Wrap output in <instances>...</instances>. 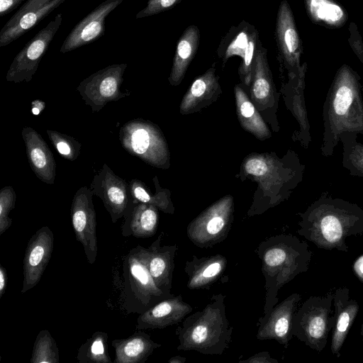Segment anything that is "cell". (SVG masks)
<instances>
[{"instance_id": "cell-1", "label": "cell", "mask_w": 363, "mask_h": 363, "mask_svg": "<svg viewBox=\"0 0 363 363\" xmlns=\"http://www.w3.org/2000/svg\"><path fill=\"white\" fill-rule=\"evenodd\" d=\"M297 233L316 247L347 252V238L363 234V208L323 194L303 213Z\"/></svg>"}, {"instance_id": "cell-2", "label": "cell", "mask_w": 363, "mask_h": 363, "mask_svg": "<svg viewBox=\"0 0 363 363\" xmlns=\"http://www.w3.org/2000/svg\"><path fill=\"white\" fill-rule=\"evenodd\" d=\"M360 76L348 65L336 72L323 108L324 157L332 156L343 133L363 135V101Z\"/></svg>"}, {"instance_id": "cell-3", "label": "cell", "mask_w": 363, "mask_h": 363, "mask_svg": "<svg viewBox=\"0 0 363 363\" xmlns=\"http://www.w3.org/2000/svg\"><path fill=\"white\" fill-rule=\"evenodd\" d=\"M255 252L261 260L264 278V315L277 303L281 288L308 271L313 252L305 241L291 234H279L265 239Z\"/></svg>"}, {"instance_id": "cell-4", "label": "cell", "mask_w": 363, "mask_h": 363, "mask_svg": "<svg viewBox=\"0 0 363 363\" xmlns=\"http://www.w3.org/2000/svg\"><path fill=\"white\" fill-rule=\"evenodd\" d=\"M225 298L214 294L201 311L184 318L176 330L178 350L220 355L230 347L233 328L226 315Z\"/></svg>"}, {"instance_id": "cell-5", "label": "cell", "mask_w": 363, "mask_h": 363, "mask_svg": "<svg viewBox=\"0 0 363 363\" xmlns=\"http://www.w3.org/2000/svg\"><path fill=\"white\" fill-rule=\"evenodd\" d=\"M304 168L292 151L281 160L267 154H253L247 157L242 165V173L256 181L263 195L269 198V208L290 196L301 182Z\"/></svg>"}, {"instance_id": "cell-6", "label": "cell", "mask_w": 363, "mask_h": 363, "mask_svg": "<svg viewBox=\"0 0 363 363\" xmlns=\"http://www.w3.org/2000/svg\"><path fill=\"white\" fill-rule=\"evenodd\" d=\"M145 247L137 245L123 257L118 288L121 308L127 313L141 314L160 301L174 296L161 290L145 263Z\"/></svg>"}, {"instance_id": "cell-7", "label": "cell", "mask_w": 363, "mask_h": 363, "mask_svg": "<svg viewBox=\"0 0 363 363\" xmlns=\"http://www.w3.org/2000/svg\"><path fill=\"white\" fill-rule=\"evenodd\" d=\"M334 291L330 290L323 296H309L293 318V336L318 352L325 347L333 328Z\"/></svg>"}, {"instance_id": "cell-8", "label": "cell", "mask_w": 363, "mask_h": 363, "mask_svg": "<svg viewBox=\"0 0 363 363\" xmlns=\"http://www.w3.org/2000/svg\"><path fill=\"white\" fill-rule=\"evenodd\" d=\"M234 201L227 195L203 211L186 228L189 240L201 248L211 247L228 237L233 221Z\"/></svg>"}, {"instance_id": "cell-9", "label": "cell", "mask_w": 363, "mask_h": 363, "mask_svg": "<svg viewBox=\"0 0 363 363\" xmlns=\"http://www.w3.org/2000/svg\"><path fill=\"white\" fill-rule=\"evenodd\" d=\"M62 22V15L57 13L25 45L14 57L6 75L7 80L18 82L32 78Z\"/></svg>"}, {"instance_id": "cell-10", "label": "cell", "mask_w": 363, "mask_h": 363, "mask_svg": "<svg viewBox=\"0 0 363 363\" xmlns=\"http://www.w3.org/2000/svg\"><path fill=\"white\" fill-rule=\"evenodd\" d=\"M301 300V295L294 293L261 316L257 323V338L259 340H275L287 348L293 337V318Z\"/></svg>"}, {"instance_id": "cell-11", "label": "cell", "mask_w": 363, "mask_h": 363, "mask_svg": "<svg viewBox=\"0 0 363 363\" xmlns=\"http://www.w3.org/2000/svg\"><path fill=\"white\" fill-rule=\"evenodd\" d=\"M71 218L76 240L84 247L88 262H95L98 253L96 212L91 194L86 188L76 194L71 208Z\"/></svg>"}, {"instance_id": "cell-12", "label": "cell", "mask_w": 363, "mask_h": 363, "mask_svg": "<svg viewBox=\"0 0 363 363\" xmlns=\"http://www.w3.org/2000/svg\"><path fill=\"white\" fill-rule=\"evenodd\" d=\"M53 247L54 235L48 226L42 227L31 236L23 260L22 294L40 281L52 257Z\"/></svg>"}, {"instance_id": "cell-13", "label": "cell", "mask_w": 363, "mask_h": 363, "mask_svg": "<svg viewBox=\"0 0 363 363\" xmlns=\"http://www.w3.org/2000/svg\"><path fill=\"white\" fill-rule=\"evenodd\" d=\"M275 35L279 52L289 75L298 74L301 68L303 46L292 10L286 0H283L279 6Z\"/></svg>"}, {"instance_id": "cell-14", "label": "cell", "mask_w": 363, "mask_h": 363, "mask_svg": "<svg viewBox=\"0 0 363 363\" xmlns=\"http://www.w3.org/2000/svg\"><path fill=\"white\" fill-rule=\"evenodd\" d=\"M125 144L134 153L158 167H167L169 152L161 133L147 123H138L129 130Z\"/></svg>"}, {"instance_id": "cell-15", "label": "cell", "mask_w": 363, "mask_h": 363, "mask_svg": "<svg viewBox=\"0 0 363 363\" xmlns=\"http://www.w3.org/2000/svg\"><path fill=\"white\" fill-rule=\"evenodd\" d=\"M123 1L105 0L96 6L72 29L62 43L60 52L72 51L101 38L104 33L106 18Z\"/></svg>"}, {"instance_id": "cell-16", "label": "cell", "mask_w": 363, "mask_h": 363, "mask_svg": "<svg viewBox=\"0 0 363 363\" xmlns=\"http://www.w3.org/2000/svg\"><path fill=\"white\" fill-rule=\"evenodd\" d=\"M192 311L193 307L181 295H174L139 314L135 328L143 330L164 329L181 323Z\"/></svg>"}, {"instance_id": "cell-17", "label": "cell", "mask_w": 363, "mask_h": 363, "mask_svg": "<svg viewBox=\"0 0 363 363\" xmlns=\"http://www.w3.org/2000/svg\"><path fill=\"white\" fill-rule=\"evenodd\" d=\"M164 233H162L147 248L144 249L147 268L156 285L167 294L172 287L174 258L177 245H161Z\"/></svg>"}, {"instance_id": "cell-18", "label": "cell", "mask_w": 363, "mask_h": 363, "mask_svg": "<svg viewBox=\"0 0 363 363\" xmlns=\"http://www.w3.org/2000/svg\"><path fill=\"white\" fill-rule=\"evenodd\" d=\"M334 311L330 350L334 355L340 356V350L358 313L359 306L350 297L346 287H340L334 291Z\"/></svg>"}, {"instance_id": "cell-19", "label": "cell", "mask_w": 363, "mask_h": 363, "mask_svg": "<svg viewBox=\"0 0 363 363\" xmlns=\"http://www.w3.org/2000/svg\"><path fill=\"white\" fill-rule=\"evenodd\" d=\"M226 257L220 254L198 257L193 255L184 266L189 289H208L222 277L227 267Z\"/></svg>"}, {"instance_id": "cell-20", "label": "cell", "mask_w": 363, "mask_h": 363, "mask_svg": "<svg viewBox=\"0 0 363 363\" xmlns=\"http://www.w3.org/2000/svg\"><path fill=\"white\" fill-rule=\"evenodd\" d=\"M251 82V98L259 110L276 105V91L267 62V49L260 42L255 55Z\"/></svg>"}, {"instance_id": "cell-21", "label": "cell", "mask_w": 363, "mask_h": 363, "mask_svg": "<svg viewBox=\"0 0 363 363\" xmlns=\"http://www.w3.org/2000/svg\"><path fill=\"white\" fill-rule=\"evenodd\" d=\"M158 208L153 205L135 202L128 203L123 216L121 233L124 237L147 238L153 236L157 230Z\"/></svg>"}, {"instance_id": "cell-22", "label": "cell", "mask_w": 363, "mask_h": 363, "mask_svg": "<svg viewBox=\"0 0 363 363\" xmlns=\"http://www.w3.org/2000/svg\"><path fill=\"white\" fill-rule=\"evenodd\" d=\"M306 71L307 63L304 62L301 65L298 74L289 75V81L286 86L288 106L300 127L295 138L298 140L305 148L308 147L311 141L310 125L303 96Z\"/></svg>"}, {"instance_id": "cell-23", "label": "cell", "mask_w": 363, "mask_h": 363, "mask_svg": "<svg viewBox=\"0 0 363 363\" xmlns=\"http://www.w3.org/2000/svg\"><path fill=\"white\" fill-rule=\"evenodd\" d=\"M66 0H50L33 9L13 14L0 31V47L9 45L33 28Z\"/></svg>"}, {"instance_id": "cell-24", "label": "cell", "mask_w": 363, "mask_h": 363, "mask_svg": "<svg viewBox=\"0 0 363 363\" xmlns=\"http://www.w3.org/2000/svg\"><path fill=\"white\" fill-rule=\"evenodd\" d=\"M218 91H220L218 77L216 75L215 67H212L194 81L181 101L180 113L188 114L198 111L212 103L219 95Z\"/></svg>"}, {"instance_id": "cell-25", "label": "cell", "mask_w": 363, "mask_h": 363, "mask_svg": "<svg viewBox=\"0 0 363 363\" xmlns=\"http://www.w3.org/2000/svg\"><path fill=\"white\" fill-rule=\"evenodd\" d=\"M111 345L115 350L113 363H144L162 346L149 334L138 329L127 338L113 340Z\"/></svg>"}, {"instance_id": "cell-26", "label": "cell", "mask_w": 363, "mask_h": 363, "mask_svg": "<svg viewBox=\"0 0 363 363\" xmlns=\"http://www.w3.org/2000/svg\"><path fill=\"white\" fill-rule=\"evenodd\" d=\"M200 40V31L197 26H188L179 39L169 81L172 85L181 83L192 59L195 56Z\"/></svg>"}, {"instance_id": "cell-27", "label": "cell", "mask_w": 363, "mask_h": 363, "mask_svg": "<svg viewBox=\"0 0 363 363\" xmlns=\"http://www.w3.org/2000/svg\"><path fill=\"white\" fill-rule=\"evenodd\" d=\"M237 115L241 126L257 139L264 140L271 137V132L250 101L239 85L235 86Z\"/></svg>"}, {"instance_id": "cell-28", "label": "cell", "mask_w": 363, "mask_h": 363, "mask_svg": "<svg viewBox=\"0 0 363 363\" xmlns=\"http://www.w3.org/2000/svg\"><path fill=\"white\" fill-rule=\"evenodd\" d=\"M304 4L308 18L315 24L338 28L348 20L347 11L335 0H304Z\"/></svg>"}, {"instance_id": "cell-29", "label": "cell", "mask_w": 363, "mask_h": 363, "mask_svg": "<svg viewBox=\"0 0 363 363\" xmlns=\"http://www.w3.org/2000/svg\"><path fill=\"white\" fill-rule=\"evenodd\" d=\"M252 28L247 22L243 21L238 26L230 28L218 49V53L223 58V63L234 55L242 59L244 57Z\"/></svg>"}, {"instance_id": "cell-30", "label": "cell", "mask_w": 363, "mask_h": 363, "mask_svg": "<svg viewBox=\"0 0 363 363\" xmlns=\"http://www.w3.org/2000/svg\"><path fill=\"white\" fill-rule=\"evenodd\" d=\"M97 194L102 199L113 223L123 217L129 201L125 188L118 179H112L104 187H102V190L97 192Z\"/></svg>"}, {"instance_id": "cell-31", "label": "cell", "mask_w": 363, "mask_h": 363, "mask_svg": "<svg viewBox=\"0 0 363 363\" xmlns=\"http://www.w3.org/2000/svg\"><path fill=\"white\" fill-rule=\"evenodd\" d=\"M108 335L96 331L79 347L77 359L79 363H113L108 354Z\"/></svg>"}, {"instance_id": "cell-32", "label": "cell", "mask_w": 363, "mask_h": 363, "mask_svg": "<svg viewBox=\"0 0 363 363\" xmlns=\"http://www.w3.org/2000/svg\"><path fill=\"white\" fill-rule=\"evenodd\" d=\"M342 144V166L350 174L363 177V144L359 143L356 133H343L339 136Z\"/></svg>"}, {"instance_id": "cell-33", "label": "cell", "mask_w": 363, "mask_h": 363, "mask_svg": "<svg viewBox=\"0 0 363 363\" xmlns=\"http://www.w3.org/2000/svg\"><path fill=\"white\" fill-rule=\"evenodd\" d=\"M35 135L33 134L26 139L28 155L35 170L43 177L50 179L55 169L52 155L46 144Z\"/></svg>"}, {"instance_id": "cell-34", "label": "cell", "mask_w": 363, "mask_h": 363, "mask_svg": "<svg viewBox=\"0 0 363 363\" xmlns=\"http://www.w3.org/2000/svg\"><path fill=\"white\" fill-rule=\"evenodd\" d=\"M31 363H59L57 345L48 330H40L33 347Z\"/></svg>"}, {"instance_id": "cell-35", "label": "cell", "mask_w": 363, "mask_h": 363, "mask_svg": "<svg viewBox=\"0 0 363 363\" xmlns=\"http://www.w3.org/2000/svg\"><path fill=\"white\" fill-rule=\"evenodd\" d=\"M133 194L135 199L133 201L135 202L151 204L164 213H174V208L167 190L151 195L140 184H135L133 187Z\"/></svg>"}, {"instance_id": "cell-36", "label": "cell", "mask_w": 363, "mask_h": 363, "mask_svg": "<svg viewBox=\"0 0 363 363\" xmlns=\"http://www.w3.org/2000/svg\"><path fill=\"white\" fill-rule=\"evenodd\" d=\"M259 33L253 27L245 50V56L239 68V74L243 82L249 86L252 82V67L256 50L259 43Z\"/></svg>"}, {"instance_id": "cell-37", "label": "cell", "mask_w": 363, "mask_h": 363, "mask_svg": "<svg viewBox=\"0 0 363 363\" xmlns=\"http://www.w3.org/2000/svg\"><path fill=\"white\" fill-rule=\"evenodd\" d=\"M16 196L11 189H4L0 195V235L5 233L12 224L9 217V212L14 208Z\"/></svg>"}, {"instance_id": "cell-38", "label": "cell", "mask_w": 363, "mask_h": 363, "mask_svg": "<svg viewBox=\"0 0 363 363\" xmlns=\"http://www.w3.org/2000/svg\"><path fill=\"white\" fill-rule=\"evenodd\" d=\"M181 0H148L146 6L135 16L136 18L148 17L166 11L179 4Z\"/></svg>"}, {"instance_id": "cell-39", "label": "cell", "mask_w": 363, "mask_h": 363, "mask_svg": "<svg viewBox=\"0 0 363 363\" xmlns=\"http://www.w3.org/2000/svg\"><path fill=\"white\" fill-rule=\"evenodd\" d=\"M350 38L348 39L353 52L363 65V42L357 25L351 22L349 26Z\"/></svg>"}, {"instance_id": "cell-40", "label": "cell", "mask_w": 363, "mask_h": 363, "mask_svg": "<svg viewBox=\"0 0 363 363\" xmlns=\"http://www.w3.org/2000/svg\"><path fill=\"white\" fill-rule=\"evenodd\" d=\"M25 0H0V16L3 17L11 12Z\"/></svg>"}, {"instance_id": "cell-41", "label": "cell", "mask_w": 363, "mask_h": 363, "mask_svg": "<svg viewBox=\"0 0 363 363\" xmlns=\"http://www.w3.org/2000/svg\"><path fill=\"white\" fill-rule=\"evenodd\" d=\"M241 362H250V363H273L278 362L276 359L271 357L269 353L268 352H261L255 354V355L250 357L249 359L245 360L240 361Z\"/></svg>"}, {"instance_id": "cell-42", "label": "cell", "mask_w": 363, "mask_h": 363, "mask_svg": "<svg viewBox=\"0 0 363 363\" xmlns=\"http://www.w3.org/2000/svg\"><path fill=\"white\" fill-rule=\"evenodd\" d=\"M49 1L50 0H28L14 14H20L36 7L41 6Z\"/></svg>"}, {"instance_id": "cell-43", "label": "cell", "mask_w": 363, "mask_h": 363, "mask_svg": "<svg viewBox=\"0 0 363 363\" xmlns=\"http://www.w3.org/2000/svg\"><path fill=\"white\" fill-rule=\"evenodd\" d=\"M7 278L6 269L0 264V298H1L6 292Z\"/></svg>"}, {"instance_id": "cell-44", "label": "cell", "mask_w": 363, "mask_h": 363, "mask_svg": "<svg viewBox=\"0 0 363 363\" xmlns=\"http://www.w3.org/2000/svg\"><path fill=\"white\" fill-rule=\"evenodd\" d=\"M353 269L356 276L363 283V255L356 259Z\"/></svg>"}, {"instance_id": "cell-45", "label": "cell", "mask_w": 363, "mask_h": 363, "mask_svg": "<svg viewBox=\"0 0 363 363\" xmlns=\"http://www.w3.org/2000/svg\"><path fill=\"white\" fill-rule=\"evenodd\" d=\"M56 147L59 152L64 155H69L71 152L70 147L69 145L65 141H60L56 144Z\"/></svg>"}, {"instance_id": "cell-46", "label": "cell", "mask_w": 363, "mask_h": 363, "mask_svg": "<svg viewBox=\"0 0 363 363\" xmlns=\"http://www.w3.org/2000/svg\"><path fill=\"white\" fill-rule=\"evenodd\" d=\"M185 362L186 358L181 356H174L168 360L169 363H184Z\"/></svg>"}, {"instance_id": "cell-47", "label": "cell", "mask_w": 363, "mask_h": 363, "mask_svg": "<svg viewBox=\"0 0 363 363\" xmlns=\"http://www.w3.org/2000/svg\"><path fill=\"white\" fill-rule=\"evenodd\" d=\"M360 335H361V337H362V345H363V320H362V325H361Z\"/></svg>"}]
</instances>
